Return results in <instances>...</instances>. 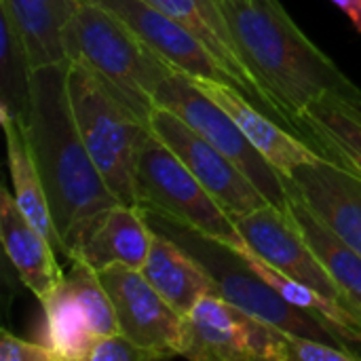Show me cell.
Segmentation results:
<instances>
[{"mask_svg": "<svg viewBox=\"0 0 361 361\" xmlns=\"http://www.w3.org/2000/svg\"><path fill=\"white\" fill-rule=\"evenodd\" d=\"M68 68L70 61L34 70L32 112L23 129L61 239V256L70 260L93 222L118 199L110 192L80 137Z\"/></svg>", "mask_w": 361, "mask_h": 361, "instance_id": "6da1fadb", "label": "cell"}, {"mask_svg": "<svg viewBox=\"0 0 361 361\" xmlns=\"http://www.w3.org/2000/svg\"><path fill=\"white\" fill-rule=\"evenodd\" d=\"M233 34L271 97L307 140L300 116L322 99L361 112V89L294 23L279 0H220Z\"/></svg>", "mask_w": 361, "mask_h": 361, "instance_id": "7a4b0ae2", "label": "cell"}, {"mask_svg": "<svg viewBox=\"0 0 361 361\" xmlns=\"http://www.w3.org/2000/svg\"><path fill=\"white\" fill-rule=\"evenodd\" d=\"M66 57L89 70L102 87L150 127L154 95L173 72L112 11L78 0L63 34Z\"/></svg>", "mask_w": 361, "mask_h": 361, "instance_id": "3957f363", "label": "cell"}, {"mask_svg": "<svg viewBox=\"0 0 361 361\" xmlns=\"http://www.w3.org/2000/svg\"><path fill=\"white\" fill-rule=\"evenodd\" d=\"M68 89L80 137L110 192L118 203L137 207L135 163L150 127L108 93L89 70L72 61Z\"/></svg>", "mask_w": 361, "mask_h": 361, "instance_id": "277c9868", "label": "cell"}, {"mask_svg": "<svg viewBox=\"0 0 361 361\" xmlns=\"http://www.w3.org/2000/svg\"><path fill=\"white\" fill-rule=\"evenodd\" d=\"M154 216V214H148ZM163 224V233L173 237L178 243H182L190 254H195L201 264L209 271L212 279L216 281L218 294L226 298L228 302L237 305L239 309L247 311L250 315L288 332L294 336H307L326 341L338 347H349L357 351L353 341L338 330L334 324L302 311L294 305H290L283 296L275 292L262 277H258L239 254H235L231 247L207 239L195 231H188L176 222H169L161 216H154Z\"/></svg>", "mask_w": 361, "mask_h": 361, "instance_id": "5b68a950", "label": "cell"}, {"mask_svg": "<svg viewBox=\"0 0 361 361\" xmlns=\"http://www.w3.org/2000/svg\"><path fill=\"white\" fill-rule=\"evenodd\" d=\"M135 197L137 207L146 214L161 216L226 247L245 241L235 218L152 129L137 152Z\"/></svg>", "mask_w": 361, "mask_h": 361, "instance_id": "8992f818", "label": "cell"}, {"mask_svg": "<svg viewBox=\"0 0 361 361\" xmlns=\"http://www.w3.org/2000/svg\"><path fill=\"white\" fill-rule=\"evenodd\" d=\"M154 102L157 106L178 114L188 127H192L201 137L216 146L260 188V192L275 207L286 212L290 192L288 178L256 150V146L228 116V112L212 102L184 74L171 72L157 89Z\"/></svg>", "mask_w": 361, "mask_h": 361, "instance_id": "52a82bcc", "label": "cell"}, {"mask_svg": "<svg viewBox=\"0 0 361 361\" xmlns=\"http://www.w3.org/2000/svg\"><path fill=\"white\" fill-rule=\"evenodd\" d=\"M288 332L220 294H205L184 315L180 355L199 361H283Z\"/></svg>", "mask_w": 361, "mask_h": 361, "instance_id": "ba28073f", "label": "cell"}, {"mask_svg": "<svg viewBox=\"0 0 361 361\" xmlns=\"http://www.w3.org/2000/svg\"><path fill=\"white\" fill-rule=\"evenodd\" d=\"M150 129L182 159V163L233 218L273 205L231 159L171 110L157 106L150 116Z\"/></svg>", "mask_w": 361, "mask_h": 361, "instance_id": "9c48e42d", "label": "cell"}, {"mask_svg": "<svg viewBox=\"0 0 361 361\" xmlns=\"http://www.w3.org/2000/svg\"><path fill=\"white\" fill-rule=\"evenodd\" d=\"M114 307L118 332L142 347L159 349L169 357L180 355L184 315L137 269L112 264L97 271Z\"/></svg>", "mask_w": 361, "mask_h": 361, "instance_id": "30bf717a", "label": "cell"}, {"mask_svg": "<svg viewBox=\"0 0 361 361\" xmlns=\"http://www.w3.org/2000/svg\"><path fill=\"white\" fill-rule=\"evenodd\" d=\"M146 2H150L152 6L167 13L171 19H176L178 23H182L199 42H203L209 49V53L224 68L233 87H237L260 110H264L267 114H271L275 121H279L283 127L292 129L298 135L292 121L286 116V112L271 97L262 80L247 63L233 34V27L220 6V0H146Z\"/></svg>", "mask_w": 361, "mask_h": 361, "instance_id": "8fae6325", "label": "cell"}, {"mask_svg": "<svg viewBox=\"0 0 361 361\" xmlns=\"http://www.w3.org/2000/svg\"><path fill=\"white\" fill-rule=\"evenodd\" d=\"M235 224L245 243L271 267L292 279L311 286L313 290L345 305L349 311L361 317L360 309L351 302L345 290L334 281V277L317 260L313 250L296 233L283 209L275 205H264L256 212L235 218Z\"/></svg>", "mask_w": 361, "mask_h": 361, "instance_id": "7c38bea8", "label": "cell"}, {"mask_svg": "<svg viewBox=\"0 0 361 361\" xmlns=\"http://www.w3.org/2000/svg\"><path fill=\"white\" fill-rule=\"evenodd\" d=\"M121 17L144 44L173 72L186 78H209L231 82L224 68L182 23L146 0H91Z\"/></svg>", "mask_w": 361, "mask_h": 361, "instance_id": "4fadbf2b", "label": "cell"}, {"mask_svg": "<svg viewBox=\"0 0 361 361\" xmlns=\"http://www.w3.org/2000/svg\"><path fill=\"white\" fill-rule=\"evenodd\" d=\"M288 188L361 254V178L357 173L338 161L322 157L298 165L288 176Z\"/></svg>", "mask_w": 361, "mask_h": 361, "instance_id": "5bb4252c", "label": "cell"}, {"mask_svg": "<svg viewBox=\"0 0 361 361\" xmlns=\"http://www.w3.org/2000/svg\"><path fill=\"white\" fill-rule=\"evenodd\" d=\"M195 87H199L212 102H216L228 116L239 125V129L247 135V140L256 146V150L286 178L305 163L319 161L324 154L311 146L307 140L296 135L292 129L283 127L271 114L260 110L250 97H245L237 87L224 80L209 78H188Z\"/></svg>", "mask_w": 361, "mask_h": 361, "instance_id": "9a60e30c", "label": "cell"}, {"mask_svg": "<svg viewBox=\"0 0 361 361\" xmlns=\"http://www.w3.org/2000/svg\"><path fill=\"white\" fill-rule=\"evenodd\" d=\"M152 235L154 228H150L144 209L116 203L93 222L70 260H82L95 271L112 264L142 271L150 254Z\"/></svg>", "mask_w": 361, "mask_h": 361, "instance_id": "2e32d148", "label": "cell"}, {"mask_svg": "<svg viewBox=\"0 0 361 361\" xmlns=\"http://www.w3.org/2000/svg\"><path fill=\"white\" fill-rule=\"evenodd\" d=\"M0 235L4 252L23 286L42 302L63 279L53 243L23 216L13 192L0 190Z\"/></svg>", "mask_w": 361, "mask_h": 361, "instance_id": "e0dca14e", "label": "cell"}, {"mask_svg": "<svg viewBox=\"0 0 361 361\" xmlns=\"http://www.w3.org/2000/svg\"><path fill=\"white\" fill-rule=\"evenodd\" d=\"M142 273L182 315H186L205 294H218L216 281L201 260L163 231H154Z\"/></svg>", "mask_w": 361, "mask_h": 361, "instance_id": "ac0fdd59", "label": "cell"}, {"mask_svg": "<svg viewBox=\"0 0 361 361\" xmlns=\"http://www.w3.org/2000/svg\"><path fill=\"white\" fill-rule=\"evenodd\" d=\"M78 0H0V13H4L19 36L34 66L63 63L66 25L76 8Z\"/></svg>", "mask_w": 361, "mask_h": 361, "instance_id": "d6986e66", "label": "cell"}, {"mask_svg": "<svg viewBox=\"0 0 361 361\" xmlns=\"http://www.w3.org/2000/svg\"><path fill=\"white\" fill-rule=\"evenodd\" d=\"M286 216L296 233L305 239V243L313 250L317 260L326 267V271L334 277V281L345 290L351 302L361 311V254L341 239L328 224H324L309 205L296 197L292 190L288 192Z\"/></svg>", "mask_w": 361, "mask_h": 361, "instance_id": "ffe728a7", "label": "cell"}, {"mask_svg": "<svg viewBox=\"0 0 361 361\" xmlns=\"http://www.w3.org/2000/svg\"><path fill=\"white\" fill-rule=\"evenodd\" d=\"M0 118H2V129L6 137V161H8V171L13 180V197L19 209L23 212V216L53 243L57 254H61V239L53 222L44 184L34 163V157L25 137V129L15 116H11L4 110H0Z\"/></svg>", "mask_w": 361, "mask_h": 361, "instance_id": "44dd1931", "label": "cell"}, {"mask_svg": "<svg viewBox=\"0 0 361 361\" xmlns=\"http://www.w3.org/2000/svg\"><path fill=\"white\" fill-rule=\"evenodd\" d=\"M307 142L361 178V112L341 99H322L300 116Z\"/></svg>", "mask_w": 361, "mask_h": 361, "instance_id": "7402d4cb", "label": "cell"}, {"mask_svg": "<svg viewBox=\"0 0 361 361\" xmlns=\"http://www.w3.org/2000/svg\"><path fill=\"white\" fill-rule=\"evenodd\" d=\"M44 328L42 345L49 347L57 361H85L97 336L89 330L87 317L70 283L63 279L42 302Z\"/></svg>", "mask_w": 361, "mask_h": 361, "instance_id": "603a6c76", "label": "cell"}, {"mask_svg": "<svg viewBox=\"0 0 361 361\" xmlns=\"http://www.w3.org/2000/svg\"><path fill=\"white\" fill-rule=\"evenodd\" d=\"M0 110L25 125L32 112L36 66L23 38L4 13H0Z\"/></svg>", "mask_w": 361, "mask_h": 361, "instance_id": "cb8c5ba5", "label": "cell"}, {"mask_svg": "<svg viewBox=\"0 0 361 361\" xmlns=\"http://www.w3.org/2000/svg\"><path fill=\"white\" fill-rule=\"evenodd\" d=\"M66 281L70 283L74 296L78 298L93 336L116 334L118 324H116L114 307L99 273L82 260H70V271L66 275Z\"/></svg>", "mask_w": 361, "mask_h": 361, "instance_id": "d4e9b609", "label": "cell"}, {"mask_svg": "<svg viewBox=\"0 0 361 361\" xmlns=\"http://www.w3.org/2000/svg\"><path fill=\"white\" fill-rule=\"evenodd\" d=\"M167 357H169L167 353L159 349L142 347L135 341L127 338L125 334L116 332L110 336H97L85 361H152L167 360Z\"/></svg>", "mask_w": 361, "mask_h": 361, "instance_id": "484cf974", "label": "cell"}, {"mask_svg": "<svg viewBox=\"0 0 361 361\" xmlns=\"http://www.w3.org/2000/svg\"><path fill=\"white\" fill-rule=\"evenodd\" d=\"M360 351L338 347L326 341L288 334L283 343V361H357Z\"/></svg>", "mask_w": 361, "mask_h": 361, "instance_id": "4316f807", "label": "cell"}, {"mask_svg": "<svg viewBox=\"0 0 361 361\" xmlns=\"http://www.w3.org/2000/svg\"><path fill=\"white\" fill-rule=\"evenodd\" d=\"M0 361H57V357L42 343H30L19 336H13L8 330H2Z\"/></svg>", "mask_w": 361, "mask_h": 361, "instance_id": "83f0119b", "label": "cell"}, {"mask_svg": "<svg viewBox=\"0 0 361 361\" xmlns=\"http://www.w3.org/2000/svg\"><path fill=\"white\" fill-rule=\"evenodd\" d=\"M353 23V27L361 34V0H332Z\"/></svg>", "mask_w": 361, "mask_h": 361, "instance_id": "f1b7e54d", "label": "cell"}]
</instances>
